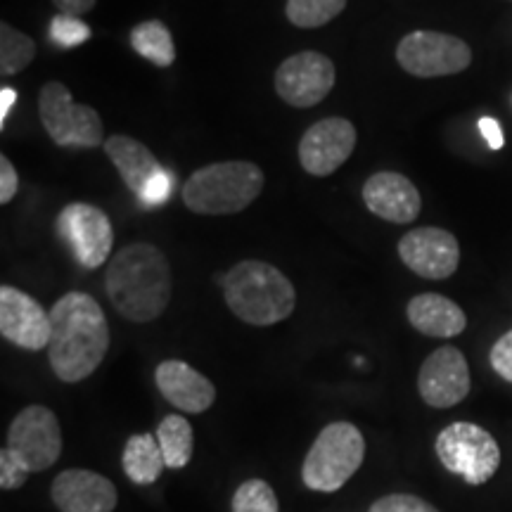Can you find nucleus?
I'll use <instances>...</instances> for the list:
<instances>
[{"mask_svg":"<svg viewBox=\"0 0 512 512\" xmlns=\"http://www.w3.org/2000/svg\"><path fill=\"white\" fill-rule=\"evenodd\" d=\"M110 349V325L105 311L86 292H69L50 309L48 358L62 382L74 384L91 377Z\"/></svg>","mask_w":512,"mask_h":512,"instance_id":"obj_1","label":"nucleus"},{"mask_svg":"<svg viewBox=\"0 0 512 512\" xmlns=\"http://www.w3.org/2000/svg\"><path fill=\"white\" fill-rule=\"evenodd\" d=\"M105 290L119 316L133 323H152L171 302L174 278L169 261L150 242L126 245L107 266Z\"/></svg>","mask_w":512,"mask_h":512,"instance_id":"obj_2","label":"nucleus"},{"mask_svg":"<svg viewBox=\"0 0 512 512\" xmlns=\"http://www.w3.org/2000/svg\"><path fill=\"white\" fill-rule=\"evenodd\" d=\"M223 297L233 316L256 328L283 323L297 306L290 278L259 259L240 261L223 275Z\"/></svg>","mask_w":512,"mask_h":512,"instance_id":"obj_3","label":"nucleus"},{"mask_svg":"<svg viewBox=\"0 0 512 512\" xmlns=\"http://www.w3.org/2000/svg\"><path fill=\"white\" fill-rule=\"evenodd\" d=\"M264 171L252 162H216L197 169L183 185L185 207L204 216L240 214L264 190Z\"/></svg>","mask_w":512,"mask_h":512,"instance_id":"obj_4","label":"nucleus"},{"mask_svg":"<svg viewBox=\"0 0 512 512\" xmlns=\"http://www.w3.org/2000/svg\"><path fill=\"white\" fill-rule=\"evenodd\" d=\"M363 458H366V439L361 430L344 420L330 422L306 453L302 482L306 489L332 494L356 475Z\"/></svg>","mask_w":512,"mask_h":512,"instance_id":"obj_5","label":"nucleus"},{"mask_svg":"<svg viewBox=\"0 0 512 512\" xmlns=\"http://www.w3.org/2000/svg\"><path fill=\"white\" fill-rule=\"evenodd\" d=\"M441 465L467 484L482 486L501 467V446L484 427L472 422H453L439 432L434 444Z\"/></svg>","mask_w":512,"mask_h":512,"instance_id":"obj_6","label":"nucleus"},{"mask_svg":"<svg viewBox=\"0 0 512 512\" xmlns=\"http://www.w3.org/2000/svg\"><path fill=\"white\" fill-rule=\"evenodd\" d=\"M38 112L46 133L60 147H91L105 145V128L100 114L88 105L74 102L72 93L60 81H48L41 88Z\"/></svg>","mask_w":512,"mask_h":512,"instance_id":"obj_7","label":"nucleus"},{"mask_svg":"<svg viewBox=\"0 0 512 512\" xmlns=\"http://www.w3.org/2000/svg\"><path fill=\"white\" fill-rule=\"evenodd\" d=\"M8 453L29 475L53 467L62 456V427L46 406H27L8 430Z\"/></svg>","mask_w":512,"mask_h":512,"instance_id":"obj_8","label":"nucleus"},{"mask_svg":"<svg viewBox=\"0 0 512 512\" xmlns=\"http://www.w3.org/2000/svg\"><path fill=\"white\" fill-rule=\"evenodd\" d=\"M396 60L401 69L420 79L460 74L470 67L472 50L463 38L441 31H413L396 46Z\"/></svg>","mask_w":512,"mask_h":512,"instance_id":"obj_9","label":"nucleus"},{"mask_svg":"<svg viewBox=\"0 0 512 512\" xmlns=\"http://www.w3.org/2000/svg\"><path fill=\"white\" fill-rule=\"evenodd\" d=\"M60 233L76 261L83 268H100L110 259L114 245V230L107 214L88 202L67 204L57 219Z\"/></svg>","mask_w":512,"mask_h":512,"instance_id":"obj_10","label":"nucleus"},{"mask_svg":"<svg viewBox=\"0 0 512 512\" xmlns=\"http://www.w3.org/2000/svg\"><path fill=\"white\" fill-rule=\"evenodd\" d=\"M335 64L328 55L304 50L275 69V93L292 107H313L335 88Z\"/></svg>","mask_w":512,"mask_h":512,"instance_id":"obj_11","label":"nucleus"},{"mask_svg":"<svg viewBox=\"0 0 512 512\" xmlns=\"http://www.w3.org/2000/svg\"><path fill=\"white\" fill-rule=\"evenodd\" d=\"M356 147V126L349 119L328 117L306 128L299 140V162L311 176H332L347 164Z\"/></svg>","mask_w":512,"mask_h":512,"instance_id":"obj_12","label":"nucleus"},{"mask_svg":"<svg viewBox=\"0 0 512 512\" xmlns=\"http://www.w3.org/2000/svg\"><path fill=\"white\" fill-rule=\"evenodd\" d=\"M399 256L420 278L446 280L458 271L460 245L448 230L422 226L399 240Z\"/></svg>","mask_w":512,"mask_h":512,"instance_id":"obj_13","label":"nucleus"},{"mask_svg":"<svg viewBox=\"0 0 512 512\" xmlns=\"http://www.w3.org/2000/svg\"><path fill=\"white\" fill-rule=\"evenodd\" d=\"M418 389L422 401L432 408H451L470 394V368L463 351L439 347L420 366Z\"/></svg>","mask_w":512,"mask_h":512,"instance_id":"obj_14","label":"nucleus"},{"mask_svg":"<svg viewBox=\"0 0 512 512\" xmlns=\"http://www.w3.org/2000/svg\"><path fill=\"white\" fill-rule=\"evenodd\" d=\"M0 335L27 351L50 344V313L27 292L12 285L0 287Z\"/></svg>","mask_w":512,"mask_h":512,"instance_id":"obj_15","label":"nucleus"},{"mask_svg":"<svg viewBox=\"0 0 512 512\" xmlns=\"http://www.w3.org/2000/svg\"><path fill=\"white\" fill-rule=\"evenodd\" d=\"M50 498L60 512H114L117 486L93 470H64L53 479Z\"/></svg>","mask_w":512,"mask_h":512,"instance_id":"obj_16","label":"nucleus"},{"mask_svg":"<svg viewBox=\"0 0 512 512\" xmlns=\"http://www.w3.org/2000/svg\"><path fill=\"white\" fill-rule=\"evenodd\" d=\"M363 202L370 214L389 223H411L422 209L418 188L396 171H377L370 176L363 185Z\"/></svg>","mask_w":512,"mask_h":512,"instance_id":"obj_17","label":"nucleus"},{"mask_svg":"<svg viewBox=\"0 0 512 512\" xmlns=\"http://www.w3.org/2000/svg\"><path fill=\"white\" fill-rule=\"evenodd\" d=\"M157 389L183 413H204L214 406L216 387L202 373L178 358L162 361L155 370Z\"/></svg>","mask_w":512,"mask_h":512,"instance_id":"obj_18","label":"nucleus"},{"mask_svg":"<svg viewBox=\"0 0 512 512\" xmlns=\"http://www.w3.org/2000/svg\"><path fill=\"white\" fill-rule=\"evenodd\" d=\"M408 323L427 337H456L467 328V316L456 302L441 294H418L408 302Z\"/></svg>","mask_w":512,"mask_h":512,"instance_id":"obj_19","label":"nucleus"},{"mask_svg":"<svg viewBox=\"0 0 512 512\" xmlns=\"http://www.w3.org/2000/svg\"><path fill=\"white\" fill-rule=\"evenodd\" d=\"M105 152L112 159V164L117 166L119 176L124 178V183L133 192H143L145 185L152 181L157 174H162V164L157 162V157L147 150V145L140 143L136 138L128 136H110L105 140Z\"/></svg>","mask_w":512,"mask_h":512,"instance_id":"obj_20","label":"nucleus"},{"mask_svg":"<svg viewBox=\"0 0 512 512\" xmlns=\"http://www.w3.org/2000/svg\"><path fill=\"white\" fill-rule=\"evenodd\" d=\"M121 465H124L126 477L131 479L133 484L147 486L157 482L166 467L157 434H133V437L126 441L124 453H121Z\"/></svg>","mask_w":512,"mask_h":512,"instance_id":"obj_21","label":"nucleus"},{"mask_svg":"<svg viewBox=\"0 0 512 512\" xmlns=\"http://www.w3.org/2000/svg\"><path fill=\"white\" fill-rule=\"evenodd\" d=\"M131 48L136 50L140 57H145L147 62H152L155 67H171L176 62V43L171 36L169 27L159 19H147V22L133 27L131 36Z\"/></svg>","mask_w":512,"mask_h":512,"instance_id":"obj_22","label":"nucleus"},{"mask_svg":"<svg viewBox=\"0 0 512 512\" xmlns=\"http://www.w3.org/2000/svg\"><path fill=\"white\" fill-rule=\"evenodd\" d=\"M157 441L169 470H181L190 463L195 434H192V425L183 415H166L157 427Z\"/></svg>","mask_w":512,"mask_h":512,"instance_id":"obj_23","label":"nucleus"},{"mask_svg":"<svg viewBox=\"0 0 512 512\" xmlns=\"http://www.w3.org/2000/svg\"><path fill=\"white\" fill-rule=\"evenodd\" d=\"M36 57V43L27 34L10 27L8 22L0 24V74L15 76L27 69Z\"/></svg>","mask_w":512,"mask_h":512,"instance_id":"obj_24","label":"nucleus"},{"mask_svg":"<svg viewBox=\"0 0 512 512\" xmlns=\"http://www.w3.org/2000/svg\"><path fill=\"white\" fill-rule=\"evenodd\" d=\"M347 0H287L285 15L297 29H318L342 15Z\"/></svg>","mask_w":512,"mask_h":512,"instance_id":"obj_25","label":"nucleus"},{"mask_svg":"<svg viewBox=\"0 0 512 512\" xmlns=\"http://www.w3.org/2000/svg\"><path fill=\"white\" fill-rule=\"evenodd\" d=\"M233 512H280L278 496L264 479H247L233 494Z\"/></svg>","mask_w":512,"mask_h":512,"instance_id":"obj_26","label":"nucleus"},{"mask_svg":"<svg viewBox=\"0 0 512 512\" xmlns=\"http://www.w3.org/2000/svg\"><path fill=\"white\" fill-rule=\"evenodd\" d=\"M91 38V27L74 15H55L50 22V41L60 48H76Z\"/></svg>","mask_w":512,"mask_h":512,"instance_id":"obj_27","label":"nucleus"},{"mask_svg":"<svg viewBox=\"0 0 512 512\" xmlns=\"http://www.w3.org/2000/svg\"><path fill=\"white\" fill-rule=\"evenodd\" d=\"M368 512H439L425 498L413 494H389L377 498Z\"/></svg>","mask_w":512,"mask_h":512,"instance_id":"obj_28","label":"nucleus"},{"mask_svg":"<svg viewBox=\"0 0 512 512\" xmlns=\"http://www.w3.org/2000/svg\"><path fill=\"white\" fill-rule=\"evenodd\" d=\"M27 477L29 472L10 456L8 448H3V451H0V489L15 491L19 486H24Z\"/></svg>","mask_w":512,"mask_h":512,"instance_id":"obj_29","label":"nucleus"},{"mask_svg":"<svg viewBox=\"0 0 512 512\" xmlns=\"http://www.w3.org/2000/svg\"><path fill=\"white\" fill-rule=\"evenodd\" d=\"M489 361L491 368H494L505 382H512V330L505 332L501 339H496V344L491 347Z\"/></svg>","mask_w":512,"mask_h":512,"instance_id":"obj_30","label":"nucleus"},{"mask_svg":"<svg viewBox=\"0 0 512 512\" xmlns=\"http://www.w3.org/2000/svg\"><path fill=\"white\" fill-rule=\"evenodd\" d=\"M171 192V176L162 171V174H157L152 178L150 183L145 185V190L140 192V200L145 204H164L166 197H169Z\"/></svg>","mask_w":512,"mask_h":512,"instance_id":"obj_31","label":"nucleus"},{"mask_svg":"<svg viewBox=\"0 0 512 512\" xmlns=\"http://www.w3.org/2000/svg\"><path fill=\"white\" fill-rule=\"evenodd\" d=\"M19 178L8 157H0V204H8L17 195Z\"/></svg>","mask_w":512,"mask_h":512,"instance_id":"obj_32","label":"nucleus"},{"mask_svg":"<svg viewBox=\"0 0 512 512\" xmlns=\"http://www.w3.org/2000/svg\"><path fill=\"white\" fill-rule=\"evenodd\" d=\"M479 131H482L486 145H489L491 150H501L505 140H503V131H501V126H498L496 119H491V117L479 119Z\"/></svg>","mask_w":512,"mask_h":512,"instance_id":"obj_33","label":"nucleus"},{"mask_svg":"<svg viewBox=\"0 0 512 512\" xmlns=\"http://www.w3.org/2000/svg\"><path fill=\"white\" fill-rule=\"evenodd\" d=\"M53 3H55V8L62 12V15L81 17V15H86V12H91L98 0H53Z\"/></svg>","mask_w":512,"mask_h":512,"instance_id":"obj_34","label":"nucleus"},{"mask_svg":"<svg viewBox=\"0 0 512 512\" xmlns=\"http://www.w3.org/2000/svg\"><path fill=\"white\" fill-rule=\"evenodd\" d=\"M15 100H17L15 88H8V86L0 88V128H3L5 121H8V114L12 110V105H15Z\"/></svg>","mask_w":512,"mask_h":512,"instance_id":"obj_35","label":"nucleus"}]
</instances>
